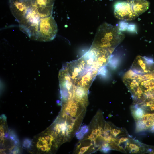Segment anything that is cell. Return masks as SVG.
Instances as JSON below:
<instances>
[{"label":"cell","mask_w":154,"mask_h":154,"mask_svg":"<svg viewBox=\"0 0 154 154\" xmlns=\"http://www.w3.org/2000/svg\"><path fill=\"white\" fill-rule=\"evenodd\" d=\"M9 5L11 13L18 22L24 18L32 7L31 0H9Z\"/></svg>","instance_id":"9c48e42d"},{"label":"cell","mask_w":154,"mask_h":154,"mask_svg":"<svg viewBox=\"0 0 154 154\" xmlns=\"http://www.w3.org/2000/svg\"><path fill=\"white\" fill-rule=\"evenodd\" d=\"M144 146L137 140L129 139L126 141L125 149L128 151L129 153H141L145 151Z\"/></svg>","instance_id":"7c38bea8"},{"label":"cell","mask_w":154,"mask_h":154,"mask_svg":"<svg viewBox=\"0 0 154 154\" xmlns=\"http://www.w3.org/2000/svg\"><path fill=\"white\" fill-rule=\"evenodd\" d=\"M57 139L49 129L36 136L31 143V148L35 153H49L58 147Z\"/></svg>","instance_id":"277c9868"},{"label":"cell","mask_w":154,"mask_h":154,"mask_svg":"<svg viewBox=\"0 0 154 154\" xmlns=\"http://www.w3.org/2000/svg\"><path fill=\"white\" fill-rule=\"evenodd\" d=\"M131 69L140 75L153 73L154 72V61L150 58L139 55L135 59Z\"/></svg>","instance_id":"ba28073f"},{"label":"cell","mask_w":154,"mask_h":154,"mask_svg":"<svg viewBox=\"0 0 154 154\" xmlns=\"http://www.w3.org/2000/svg\"><path fill=\"white\" fill-rule=\"evenodd\" d=\"M80 131L84 134L88 133L89 131L88 127L87 125H84L82 126L80 129Z\"/></svg>","instance_id":"5bb4252c"},{"label":"cell","mask_w":154,"mask_h":154,"mask_svg":"<svg viewBox=\"0 0 154 154\" xmlns=\"http://www.w3.org/2000/svg\"><path fill=\"white\" fill-rule=\"evenodd\" d=\"M124 38L119 27L105 22L98 27L91 47L114 51Z\"/></svg>","instance_id":"7a4b0ae2"},{"label":"cell","mask_w":154,"mask_h":154,"mask_svg":"<svg viewBox=\"0 0 154 154\" xmlns=\"http://www.w3.org/2000/svg\"><path fill=\"white\" fill-rule=\"evenodd\" d=\"M31 7L41 18L52 15L55 0H31Z\"/></svg>","instance_id":"8fae6325"},{"label":"cell","mask_w":154,"mask_h":154,"mask_svg":"<svg viewBox=\"0 0 154 154\" xmlns=\"http://www.w3.org/2000/svg\"><path fill=\"white\" fill-rule=\"evenodd\" d=\"M57 31L56 23L52 15L41 18L37 40L44 42L52 40L55 38Z\"/></svg>","instance_id":"5b68a950"},{"label":"cell","mask_w":154,"mask_h":154,"mask_svg":"<svg viewBox=\"0 0 154 154\" xmlns=\"http://www.w3.org/2000/svg\"><path fill=\"white\" fill-rule=\"evenodd\" d=\"M84 135L80 131L77 132L76 133V137L78 139L80 140L82 139Z\"/></svg>","instance_id":"9a60e30c"},{"label":"cell","mask_w":154,"mask_h":154,"mask_svg":"<svg viewBox=\"0 0 154 154\" xmlns=\"http://www.w3.org/2000/svg\"><path fill=\"white\" fill-rule=\"evenodd\" d=\"M66 68L73 84L88 90L99 70L88 63L82 57L68 63Z\"/></svg>","instance_id":"6da1fadb"},{"label":"cell","mask_w":154,"mask_h":154,"mask_svg":"<svg viewBox=\"0 0 154 154\" xmlns=\"http://www.w3.org/2000/svg\"><path fill=\"white\" fill-rule=\"evenodd\" d=\"M41 17L32 7L19 22L20 30L31 39L37 40L38 24Z\"/></svg>","instance_id":"8992f818"},{"label":"cell","mask_w":154,"mask_h":154,"mask_svg":"<svg viewBox=\"0 0 154 154\" xmlns=\"http://www.w3.org/2000/svg\"><path fill=\"white\" fill-rule=\"evenodd\" d=\"M91 145H90L89 146H85L81 147L80 149L79 153L82 154L85 152L86 151L88 150L89 148L90 147Z\"/></svg>","instance_id":"2e32d148"},{"label":"cell","mask_w":154,"mask_h":154,"mask_svg":"<svg viewBox=\"0 0 154 154\" xmlns=\"http://www.w3.org/2000/svg\"><path fill=\"white\" fill-rule=\"evenodd\" d=\"M131 108L132 114L136 121L140 119L145 113L143 108L138 104H134Z\"/></svg>","instance_id":"4fadbf2b"},{"label":"cell","mask_w":154,"mask_h":154,"mask_svg":"<svg viewBox=\"0 0 154 154\" xmlns=\"http://www.w3.org/2000/svg\"><path fill=\"white\" fill-rule=\"evenodd\" d=\"M151 131L153 132H154V125L152 127Z\"/></svg>","instance_id":"e0dca14e"},{"label":"cell","mask_w":154,"mask_h":154,"mask_svg":"<svg viewBox=\"0 0 154 154\" xmlns=\"http://www.w3.org/2000/svg\"><path fill=\"white\" fill-rule=\"evenodd\" d=\"M113 51L106 49H96L90 47L83 56L88 64L99 69L108 62Z\"/></svg>","instance_id":"52a82bcc"},{"label":"cell","mask_w":154,"mask_h":154,"mask_svg":"<svg viewBox=\"0 0 154 154\" xmlns=\"http://www.w3.org/2000/svg\"><path fill=\"white\" fill-rule=\"evenodd\" d=\"M149 6V2L146 0H127L118 2L114 5V14L119 19L131 21L145 12Z\"/></svg>","instance_id":"3957f363"},{"label":"cell","mask_w":154,"mask_h":154,"mask_svg":"<svg viewBox=\"0 0 154 154\" xmlns=\"http://www.w3.org/2000/svg\"><path fill=\"white\" fill-rule=\"evenodd\" d=\"M123 81L132 94L134 104H140L145 101L146 96L140 87L139 80L123 79Z\"/></svg>","instance_id":"30bf717a"}]
</instances>
